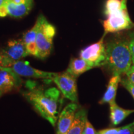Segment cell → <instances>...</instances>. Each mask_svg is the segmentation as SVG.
<instances>
[{
    "instance_id": "cell-1",
    "label": "cell",
    "mask_w": 134,
    "mask_h": 134,
    "mask_svg": "<svg viewBox=\"0 0 134 134\" xmlns=\"http://www.w3.org/2000/svg\"><path fill=\"white\" fill-rule=\"evenodd\" d=\"M23 96L37 113L55 126L59 117L60 92L55 87L44 88L36 82L29 80Z\"/></svg>"
},
{
    "instance_id": "cell-2",
    "label": "cell",
    "mask_w": 134,
    "mask_h": 134,
    "mask_svg": "<svg viewBox=\"0 0 134 134\" xmlns=\"http://www.w3.org/2000/svg\"><path fill=\"white\" fill-rule=\"evenodd\" d=\"M105 66L113 75H125L133 64L128 37L117 36L105 43Z\"/></svg>"
},
{
    "instance_id": "cell-3",
    "label": "cell",
    "mask_w": 134,
    "mask_h": 134,
    "mask_svg": "<svg viewBox=\"0 0 134 134\" xmlns=\"http://www.w3.org/2000/svg\"><path fill=\"white\" fill-rule=\"evenodd\" d=\"M38 30L37 33V58L43 60L47 58L53 47V40L56 34L55 26L48 23L43 15H41L37 20Z\"/></svg>"
},
{
    "instance_id": "cell-4",
    "label": "cell",
    "mask_w": 134,
    "mask_h": 134,
    "mask_svg": "<svg viewBox=\"0 0 134 134\" xmlns=\"http://www.w3.org/2000/svg\"><path fill=\"white\" fill-rule=\"evenodd\" d=\"M133 27L134 24L129 14L127 4L110 13L107 16V19L103 21L105 35L108 33H114L123 30L130 29Z\"/></svg>"
},
{
    "instance_id": "cell-5",
    "label": "cell",
    "mask_w": 134,
    "mask_h": 134,
    "mask_svg": "<svg viewBox=\"0 0 134 134\" xmlns=\"http://www.w3.org/2000/svg\"><path fill=\"white\" fill-rule=\"evenodd\" d=\"M104 36L98 42L82 49L80 53V57L86 61L93 68L105 66L106 50L104 41Z\"/></svg>"
},
{
    "instance_id": "cell-6",
    "label": "cell",
    "mask_w": 134,
    "mask_h": 134,
    "mask_svg": "<svg viewBox=\"0 0 134 134\" xmlns=\"http://www.w3.org/2000/svg\"><path fill=\"white\" fill-rule=\"evenodd\" d=\"M76 78V77L66 70L62 73H57L53 77L52 81L54 82L65 98L68 99L73 103H77Z\"/></svg>"
},
{
    "instance_id": "cell-7",
    "label": "cell",
    "mask_w": 134,
    "mask_h": 134,
    "mask_svg": "<svg viewBox=\"0 0 134 134\" xmlns=\"http://www.w3.org/2000/svg\"><path fill=\"white\" fill-rule=\"evenodd\" d=\"M10 68L19 76L29 77V78L52 80L53 77L57 74V73L43 71L36 69L32 67L27 62L21 61V60L14 62Z\"/></svg>"
},
{
    "instance_id": "cell-8",
    "label": "cell",
    "mask_w": 134,
    "mask_h": 134,
    "mask_svg": "<svg viewBox=\"0 0 134 134\" xmlns=\"http://www.w3.org/2000/svg\"><path fill=\"white\" fill-rule=\"evenodd\" d=\"M22 84L20 76L11 68L0 67V91L2 94L19 90Z\"/></svg>"
},
{
    "instance_id": "cell-9",
    "label": "cell",
    "mask_w": 134,
    "mask_h": 134,
    "mask_svg": "<svg viewBox=\"0 0 134 134\" xmlns=\"http://www.w3.org/2000/svg\"><path fill=\"white\" fill-rule=\"evenodd\" d=\"M79 106L76 103L71 102L66 105L59 114L56 134H66L74 120Z\"/></svg>"
},
{
    "instance_id": "cell-10",
    "label": "cell",
    "mask_w": 134,
    "mask_h": 134,
    "mask_svg": "<svg viewBox=\"0 0 134 134\" xmlns=\"http://www.w3.org/2000/svg\"><path fill=\"white\" fill-rule=\"evenodd\" d=\"M1 52L14 62L29 55L23 39L11 40Z\"/></svg>"
},
{
    "instance_id": "cell-11",
    "label": "cell",
    "mask_w": 134,
    "mask_h": 134,
    "mask_svg": "<svg viewBox=\"0 0 134 134\" xmlns=\"http://www.w3.org/2000/svg\"><path fill=\"white\" fill-rule=\"evenodd\" d=\"M6 16L15 18H21L26 16L31 11L32 1L23 4H16L8 0L3 4Z\"/></svg>"
},
{
    "instance_id": "cell-12",
    "label": "cell",
    "mask_w": 134,
    "mask_h": 134,
    "mask_svg": "<svg viewBox=\"0 0 134 134\" xmlns=\"http://www.w3.org/2000/svg\"><path fill=\"white\" fill-rule=\"evenodd\" d=\"M121 79V75L118 74L113 75V76L110 78L108 83L106 91L104 94L103 98L99 102L100 104L105 103L110 104L114 101L119 84L120 83Z\"/></svg>"
},
{
    "instance_id": "cell-13",
    "label": "cell",
    "mask_w": 134,
    "mask_h": 134,
    "mask_svg": "<svg viewBox=\"0 0 134 134\" xmlns=\"http://www.w3.org/2000/svg\"><path fill=\"white\" fill-rule=\"evenodd\" d=\"M110 105V119L114 126L119 125L129 115L134 113V109H125L117 104L115 101L112 102Z\"/></svg>"
},
{
    "instance_id": "cell-14",
    "label": "cell",
    "mask_w": 134,
    "mask_h": 134,
    "mask_svg": "<svg viewBox=\"0 0 134 134\" xmlns=\"http://www.w3.org/2000/svg\"><path fill=\"white\" fill-rule=\"evenodd\" d=\"M87 120V110L85 108H78L66 134H82Z\"/></svg>"
},
{
    "instance_id": "cell-15",
    "label": "cell",
    "mask_w": 134,
    "mask_h": 134,
    "mask_svg": "<svg viewBox=\"0 0 134 134\" xmlns=\"http://www.w3.org/2000/svg\"><path fill=\"white\" fill-rule=\"evenodd\" d=\"M38 30V23L36 21L33 27L29 31H27L23 35V41H24L27 50L29 55L37 57V33Z\"/></svg>"
},
{
    "instance_id": "cell-16",
    "label": "cell",
    "mask_w": 134,
    "mask_h": 134,
    "mask_svg": "<svg viewBox=\"0 0 134 134\" xmlns=\"http://www.w3.org/2000/svg\"><path fill=\"white\" fill-rule=\"evenodd\" d=\"M93 68L91 65L81 58H71L67 71L75 77H78L88 70Z\"/></svg>"
},
{
    "instance_id": "cell-17",
    "label": "cell",
    "mask_w": 134,
    "mask_h": 134,
    "mask_svg": "<svg viewBox=\"0 0 134 134\" xmlns=\"http://www.w3.org/2000/svg\"><path fill=\"white\" fill-rule=\"evenodd\" d=\"M127 4V0H107L105 4L104 14L108 16L110 13L119 9Z\"/></svg>"
},
{
    "instance_id": "cell-18",
    "label": "cell",
    "mask_w": 134,
    "mask_h": 134,
    "mask_svg": "<svg viewBox=\"0 0 134 134\" xmlns=\"http://www.w3.org/2000/svg\"><path fill=\"white\" fill-rule=\"evenodd\" d=\"M116 134H134V121L125 126L118 127Z\"/></svg>"
},
{
    "instance_id": "cell-19",
    "label": "cell",
    "mask_w": 134,
    "mask_h": 134,
    "mask_svg": "<svg viewBox=\"0 0 134 134\" xmlns=\"http://www.w3.org/2000/svg\"><path fill=\"white\" fill-rule=\"evenodd\" d=\"M13 63L14 62L10 60L2 52H0V67L10 68L13 65Z\"/></svg>"
},
{
    "instance_id": "cell-20",
    "label": "cell",
    "mask_w": 134,
    "mask_h": 134,
    "mask_svg": "<svg viewBox=\"0 0 134 134\" xmlns=\"http://www.w3.org/2000/svg\"><path fill=\"white\" fill-rule=\"evenodd\" d=\"M120 84L130 93L132 97L134 98V84L130 83L126 78H124L121 79Z\"/></svg>"
},
{
    "instance_id": "cell-21",
    "label": "cell",
    "mask_w": 134,
    "mask_h": 134,
    "mask_svg": "<svg viewBox=\"0 0 134 134\" xmlns=\"http://www.w3.org/2000/svg\"><path fill=\"white\" fill-rule=\"evenodd\" d=\"M128 40L130 53H131L132 63L134 64V31L129 33L128 36Z\"/></svg>"
},
{
    "instance_id": "cell-22",
    "label": "cell",
    "mask_w": 134,
    "mask_h": 134,
    "mask_svg": "<svg viewBox=\"0 0 134 134\" xmlns=\"http://www.w3.org/2000/svg\"><path fill=\"white\" fill-rule=\"evenodd\" d=\"M82 134H98V132L96 131L93 125L87 120Z\"/></svg>"
},
{
    "instance_id": "cell-23",
    "label": "cell",
    "mask_w": 134,
    "mask_h": 134,
    "mask_svg": "<svg viewBox=\"0 0 134 134\" xmlns=\"http://www.w3.org/2000/svg\"><path fill=\"white\" fill-rule=\"evenodd\" d=\"M125 78L130 83L134 84V64H132L129 70L125 74Z\"/></svg>"
},
{
    "instance_id": "cell-24",
    "label": "cell",
    "mask_w": 134,
    "mask_h": 134,
    "mask_svg": "<svg viewBox=\"0 0 134 134\" xmlns=\"http://www.w3.org/2000/svg\"><path fill=\"white\" fill-rule=\"evenodd\" d=\"M117 129H118V127L104 129L99 130L98 134H116Z\"/></svg>"
},
{
    "instance_id": "cell-25",
    "label": "cell",
    "mask_w": 134,
    "mask_h": 134,
    "mask_svg": "<svg viewBox=\"0 0 134 134\" xmlns=\"http://www.w3.org/2000/svg\"><path fill=\"white\" fill-rule=\"evenodd\" d=\"M9 1L16 3V4H23V3L31 2V1H32V0H9Z\"/></svg>"
},
{
    "instance_id": "cell-26",
    "label": "cell",
    "mask_w": 134,
    "mask_h": 134,
    "mask_svg": "<svg viewBox=\"0 0 134 134\" xmlns=\"http://www.w3.org/2000/svg\"><path fill=\"white\" fill-rule=\"evenodd\" d=\"M8 1V0H0V6H2L3 4H4V3Z\"/></svg>"
},
{
    "instance_id": "cell-27",
    "label": "cell",
    "mask_w": 134,
    "mask_h": 134,
    "mask_svg": "<svg viewBox=\"0 0 134 134\" xmlns=\"http://www.w3.org/2000/svg\"><path fill=\"white\" fill-rule=\"evenodd\" d=\"M2 94H3L2 93H1V91H0V97H1V95H2Z\"/></svg>"
}]
</instances>
